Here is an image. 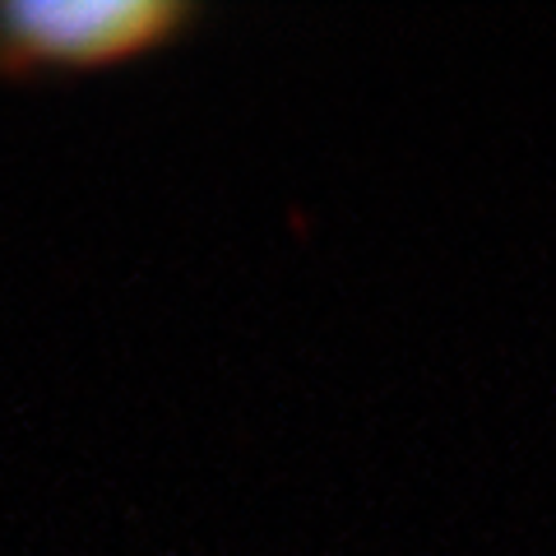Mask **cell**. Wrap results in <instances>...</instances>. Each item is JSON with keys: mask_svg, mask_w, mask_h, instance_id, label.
Instances as JSON below:
<instances>
[{"mask_svg": "<svg viewBox=\"0 0 556 556\" xmlns=\"http://www.w3.org/2000/svg\"><path fill=\"white\" fill-rule=\"evenodd\" d=\"M195 0H5L0 5V79L102 75L181 47L200 28Z\"/></svg>", "mask_w": 556, "mask_h": 556, "instance_id": "cell-1", "label": "cell"}]
</instances>
